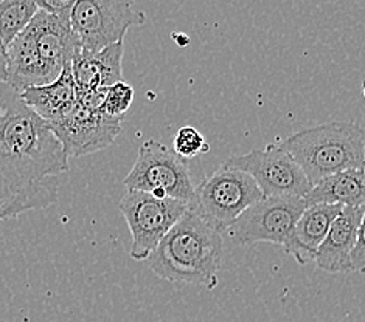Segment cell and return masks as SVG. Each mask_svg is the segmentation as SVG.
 <instances>
[{"instance_id": "obj_1", "label": "cell", "mask_w": 365, "mask_h": 322, "mask_svg": "<svg viewBox=\"0 0 365 322\" xmlns=\"http://www.w3.org/2000/svg\"><path fill=\"white\" fill-rule=\"evenodd\" d=\"M63 144L8 82L0 84V222L56 203Z\"/></svg>"}, {"instance_id": "obj_2", "label": "cell", "mask_w": 365, "mask_h": 322, "mask_svg": "<svg viewBox=\"0 0 365 322\" xmlns=\"http://www.w3.org/2000/svg\"><path fill=\"white\" fill-rule=\"evenodd\" d=\"M224 254V236L188 206L150 256L155 276L171 284L215 289Z\"/></svg>"}, {"instance_id": "obj_3", "label": "cell", "mask_w": 365, "mask_h": 322, "mask_svg": "<svg viewBox=\"0 0 365 322\" xmlns=\"http://www.w3.org/2000/svg\"><path fill=\"white\" fill-rule=\"evenodd\" d=\"M280 146L305 172L311 185L333 173L365 166V129L353 121L302 129Z\"/></svg>"}, {"instance_id": "obj_4", "label": "cell", "mask_w": 365, "mask_h": 322, "mask_svg": "<svg viewBox=\"0 0 365 322\" xmlns=\"http://www.w3.org/2000/svg\"><path fill=\"white\" fill-rule=\"evenodd\" d=\"M262 198L263 193L249 173L222 164L195 188L190 208L224 232L249 206Z\"/></svg>"}, {"instance_id": "obj_5", "label": "cell", "mask_w": 365, "mask_h": 322, "mask_svg": "<svg viewBox=\"0 0 365 322\" xmlns=\"http://www.w3.org/2000/svg\"><path fill=\"white\" fill-rule=\"evenodd\" d=\"M128 190H142L155 198H175L190 206L195 198V183L187 160L165 144L148 140L137 154L133 169L125 178Z\"/></svg>"}, {"instance_id": "obj_6", "label": "cell", "mask_w": 365, "mask_h": 322, "mask_svg": "<svg viewBox=\"0 0 365 322\" xmlns=\"http://www.w3.org/2000/svg\"><path fill=\"white\" fill-rule=\"evenodd\" d=\"M146 22L134 0H76L71 13L72 30L84 53H97L125 41L129 28Z\"/></svg>"}, {"instance_id": "obj_7", "label": "cell", "mask_w": 365, "mask_h": 322, "mask_svg": "<svg viewBox=\"0 0 365 322\" xmlns=\"http://www.w3.org/2000/svg\"><path fill=\"white\" fill-rule=\"evenodd\" d=\"M118 210L133 236L129 256L142 262L150 259L160 240L185 214L188 205L170 197L155 198L142 190H128L120 200Z\"/></svg>"}, {"instance_id": "obj_8", "label": "cell", "mask_w": 365, "mask_h": 322, "mask_svg": "<svg viewBox=\"0 0 365 322\" xmlns=\"http://www.w3.org/2000/svg\"><path fill=\"white\" fill-rule=\"evenodd\" d=\"M305 198L263 197L249 206L222 232L232 245L246 247L259 242L284 247L302 213L307 210Z\"/></svg>"}, {"instance_id": "obj_9", "label": "cell", "mask_w": 365, "mask_h": 322, "mask_svg": "<svg viewBox=\"0 0 365 322\" xmlns=\"http://www.w3.org/2000/svg\"><path fill=\"white\" fill-rule=\"evenodd\" d=\"M224 166L249 173L255 180L263 197L305 198L312 185L292 156L280 144L232 156Z\"/></svg>"}, {"instance_id": "obj_10", "label": "cell", "mask_w": 365, "mask_h": 322, "mask_svg": "<svg viewBox=\"0 0 365 322\" xmlns=\"http://www.w3.org/2000/svg\"><path fill=\"white\" fill-rule=\"evenodd\" d=\"M121 123V118L108 117L101 109L78 102L66 118L48 124V127L71 160L108 149L120 135Z\"/></svg>"}, {"instance_id": "obj_11", "label": "cell", "mask_w": 365, "mask_h": 322, "mask_svg": "<svg viewBox=\"0 0 365 322\" xmlns=\"http://www.w3.org/2000/svg\"><path fill=\"white\" fill-rule=\"evenodd\" d=\"M39 51L42 64L51 81H55L80 53V41L72 30L71 21L39 10L27 27Z\"/></svg>"}, {"instance_id": "obj_12", "label": "cell", "mask_w": 365, "mask_h": 322, "mask_svg": "<svg viewBox=\"0 0 365 322\" xmlns=\"http://www.w3.org/2000/svg\"><path fill=\"white\" fill-rule=\"evenodd\" d=\"M361 220L362 208L344 206L312 260L319 269L329 274L351 273L350 259Z\"/></svg>"}, {"instance_id": "obj_13", "label": "cell", "mask_w": 365, "mask_h": 322, "mask_svg": "<svg viewBox=\"0 0 365 322\" xmlns=\"http://www.w3.org/2000/svg\"><path fill=\"white\" fill-rule=\"evenodd\" d=\"M344 206L317 203L309 205L302 213L297 223H295L291 236L283 247L284 251L294 257L299 265H307L312 262L322 242L331 228L336 217L341 214Z\"/></svg>"}, {"instance_id": "obj_14", "label": "cell", "mask_w": 365, "mask_h": 322, "mask_svg": "<svg viewBox=\"0 0 365 322\" xmlns=\"http://www.w3.org/2000/svg\"><path fill=\"white\" fill-rule=\"evenodd\" d=\"M125 41L103 48L97 53L80 51L72 60V75L78 93L104 90L123 81Z\"/></svg>"}, {"instance_id": "obj_15", "label": "cell", "mask_w": 365, "mask_h": 322, "mask_svg": "<svg viewBox=\"0 0 365 322\" xmlns=\"http://www.w3.org/2000/svg\"><path fill=\"white\" fill-rule=\"evenodd\" d=\"M21 98L47 124L66 118L78 104L72 64L67 65L53 82L22 90Z\"/></svg>"}, {"instance_id": "obj_16", "label": "cell", "mask_w": 365, "mask_h": 322, "mask_svg": "<svg viewBox=\"0 0 365 322\" xmlns=\"http://www.w3.org/2000/svg\"><path fill=\"white\" fill-rule=\"evenodd\" d=\"M8 50V84L17 92H22L29 87L46 85L53 82L42 64L39 51L36 48L33 34L29 28H25L17 36Z\"/></svg>"}, {"instance_id": "obj_17", "label": "cell", "mask_w": 365, "mask_h": 322, "mask_svg": "<svg viewBox=\"0 0 365 322\" xmlns=\"http://www.w3.org/2000/svg\"><path fill=\"white\" fill-rule=\"evenodd\" d=\"M305 202L308 206L317 203L365 206V169H349L322 178L312 185Z\"/></svg>"}, {"instance_id": "obj_18", "label": "cell", "mask_w": 365, "mask_h": 322, "mask_svg": "<svg viewBox=\"0 0 365 322\" xmlns=\"http://www.w3.org/2000/svg\"><path fill=\"white\" fill-rule=\"evenodd\" d=\"M38 11L34 0H4L0 4V39L6 47L29 27Z\"/></svg>"}, {"instance_id": "obj_19", "label": "cell", "mask_w": 365, "mask_h": 322, "mask_svg": "<svg viewBox=\"0 0 365 322\" xmlns=\"http://www.w3.org/2000/svg\"><path fill=\"white\" fill-rule=\"evenodd\" d=\"M133 101H134L133 85L125 81H120L114 85L108 87L100 109L103 113H106L108 117L125 119L126 112L133 106Z\"/></svg>"}, {"instance_id": "obj_20", "label": "cell", "mask_w": 365, "mask_h": 322, "mask_svg": "<svg viewBox=\"0 0 365 322\" xmlns=\"http://www.w3.org/2000/svg\"><path fill=\"white\" fill-rule=\"evenodd\" d=\"M173 151H175L180 159L191 160L197 155L207 154L210 151V146H208L204 135L199 132L196 127L184 126L180 127L175 135V140H173Z\"/></svg>"}, {"instance_id": "obj_21", "label": "cell", "mask_w": 365, "mask_h": 322, "mask_svg": "<svg viewBox=\"0 0 365 322\" xmlns=\"http://www.w3.org/2000/svg\"><path fill=\"white\" fill-rule=\"evenodd\" d=\"M351 273H365V206H362V220L359 223L358 237L350 259Z\"/></svg>"}, {"instance_id": "obj_22", "label": "cell", "mask_w": 365, "mask_h": 322, "mask_svg": "<svg viewBox=\"0 0 365 322\" xmlns=\"http://www.w3.org/2000/svg\"><path fill=\"white\" fill-rule=\"evenodd\" d=\"M34 2H36L39 10L71 21V13L76 0H34Z\"/></svg>"}, {"instance_id": "obj_23", "label": "cell", "mask_w": 365, "mask_h": 322, "mask_svg": "<svg viewBox=\"0 0 365 322\" xmlns=\"http://www.w3.org/2000/svg\"><path fill=\"white\" fill-rule=\"evenodd\" d=\"M8 81V50L0 39V84Z\"/></svg>"}, {"instance_id": "obj_24", "label": "cell", "mask_w": 365, "mask_h": 322, "mask_svg": "<svg viewBox=\"0 0 365 322\" xmlns=\"http://www.w3.org/2000/svg\"><path fill=\"white\" fill-rule=\"evenodd\" d=\"M362 97L365 98V80H364V82H362Z\"/></svg>"}, {"instance_id": "obj_25", "label": "cell", "mask_w": 365, "mask_h": 322, "mask_svg": "<svg viewBox=\"0 0 365 322\" xmlns=\"http://www.w3.org/2000/svg\"><path fill=\"white\" fill-rule=\"evenodd\" d=\"M4 2V0H0V4H2Z\"/></svg>"}, {"instance_id": "obj_26", "label": "cell", "mask_w": 365, "mask_h": 322, "mask_svg": "<svg viewBox=\"0 0 365 322\" xmlns=\"http://www.w3.org/2000/svg\"><path fill=\"white\" fill-rule=\"evenodd\" d=\"M364 169H365V166H364Z\"/></svg>"}]
</instances>
